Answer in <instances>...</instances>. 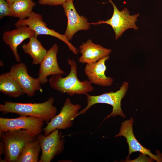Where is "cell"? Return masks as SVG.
<instances>
[{
	"mask_svg": "<svg viewBox=\"0 0 162 162\" xmlns=\"http://www.w3.org/2000/svg\"><path fill=\"white\" fill-rule=\"evenodd\" d=\"M62 133L55 129L47 135L40 134L37 136L41 154L39 162H50L56 155L64 150V140L61 138Z\"/></svg>",
	"mask_w": 162,
	"mask_h": 162,
	"instance_id": "ba28073f",
	"label": "cell"
},
{
	"mask_svg": "<svg viewBox=\"0 0 162 162\" xmlns=\"http://www.w3.org/2000/svg\"><path fill=\"white\" fill-rule=\"evenodd\" d=\"M10 16L9 4L5 0H0V19Z\"/></svg>",
	"mask_w": 162,
	"mask_h": 162,
	"instance_id": "44dd1931",
	"label": "cell"
},
{
	"mask_svg": "<svg viewBox=\"0 0 162 162\" xmlns=\"http://www.w3.org/2000/svg\"><path fill=\"white\" fill-rule=\"evenodd\" d=\"M62 6L68 20L64 34L70 41L78 31L88 30L91 24L85 17L79 14L74 6L73 0H67Z\"/></svg>",
	"mask_w": 162,
	"mask_h": 162,
	"instance_id": "7c38bea8",
	"label": "cell"
},
{
	"mask_svg": "<svg viewBox=\"0 0 162 162\" xmlns=\"http://www.w3.org/2000/svg\"><path fill=\"white\" fill-rule=\"evenodd\" d=\"M25 25L28 26L34 30L37 36L45 35L55 37L64 42L68 46L69 50L74 54L77 55L79 52V50L69 42L64 34H60L53 29L48 28L40 14L32 11L28 18L19 19L15 24L16 27Z\"/></svg>",
	"mask_w": 162,
	"mask_h": 162,
	"instance_id": "52a82bcc",
	"label": "cell"
},
{
	"mask_svg": "<svg viewBox=\"0 0 162 162\" xmlns=\"http://www.w3.org/2000/svg\"><path fill=\"white\" fill-rule=\"evenodd\" d=\"M68 62L70 67L69 74L65 77L61 74L52 75L49 81L51 87L57 91L70 96L75 94L86 95L92 92L94 88L88 80L81 81L79 80L76 62L68 58Z\"/></svg>",
	"mask_w": 162,
	"mask_h": 162,
	"instance_id": "7a4b0ae2",
	"label": "cell"
},
{
	"mask_svg": "<svg viewBox=\"0 0 162 162\" xmlns=\"http://www.w3.org/2000/svg\"><path fill=\"white\" fill-rule=\"evenodd\" d=\"M0 154L4 155L0 161L16 162L23 148L37 136H32L26 130L20 129L4 131L0 134Z\"/></svg>",
	"mask_w": 162,
	"mask_h": 162,
	"instance_id": "3957f363",
	"label": "cell"
},
{
	"mask_svg": "<svg viewBox=\"0 0 162 162\" xmlns=\"http://www.w3.org/2000/svg\"><path fill=\"white\" fill-rule=\"evenodd\" d=\"M8 73L28 96H33L38 91L42 92L41 84L38 79L29 75L26 65L24 63L20 62L13 65Z\"/></svg>",
	"mask_w": 162,
	"mask_h": 162,
	"instance_id": "30bf717a",
	"label": "cell"
},
{
	"mask_svg": "<svg viewBox=\"0 0 162 162\" xmlns=\"http://www.w3.org/2000/svg\"><path fill=\"white\" fill-rule=\"evenodd\" d=\"M0 91L13 98L19 97L25 94L19 84L8 72L0 75Z\"/></svg>",
	"mask_w": 162,
	"mask_h": 162,
	"instance_id": "ac0fdd59",
	"label": "cell"
},
{
	"mask_svg": "<svg viewBox=\"0 0 162 162\" xmlns=\"http://www.w3.org/2000/svg\"><path fill=\"white\" fill-rule=\"evenodd\" d=\"M35 34V32L28 26H22L16 27V29L4 32L2 39L4 43L10 47L16 61L19 62L21 58L17 52V47L24 40L29 39Z\"/></svg>",
	"mask_w": 162,
	"mask_h": 162,
	"instance_id": "9a60e30c",
	"label": "cell"
},
{
	"mask_svg": "<svg viewBox=\"0 0 162 162\" xmlns=\"http://www.w3.org/2000/svg\"><path fill=\"white\" fill-rule=\"evenodd\" d=\"M109 58V55L95 62L86 64L84 73L92 84L102 86H110L112 84L113 78L106 76L105 73L106 69L105 62Z\"/></svg>",
	"mask_w": 162,
	"mask_h": 162,
	"instance_id": "5bb4252c",
	"label": "cell"
},
{
	"mask_svg": "<svg viewBox=\"0 0 162 162\" xmlns=\"http://www.w3.org/2000/svg\"><path fill=\"white\" fill-rule=\"evenodd\" d=\"M112 5L113 12L111 17L106 21L100 20L96 22L90 23L94 25L106 24L110 25L115 33V39L120 38L123 33L128 29L137 30L138 28L136 23L140 14L139 13L130 15L128 8L119 11L112 0H108Z\"/></svg>",
	"mask_w": 162,
	"mask_h": 162,
	"instance_id": "5b68a950",
	"label": "cell"
},
{
	"mask_svg": "<svg viewBox=\"0 0 162 162\" xmlns=\"http://www.w3.org/2000/svg\"><path fill=\"white\" fill-rule=\"evenodd\" d=\"M41 150L38 140L30 142L22 149L16 162H39V156Z\"/></svg>",
	"mask_w": 162,
	"mask_h": 162,
	"instance_id": "ffe728a7",
	"label": "cell"
},
{
	"mask_svg": "<svg viewBox=\"0 0 162 162\" xmlns=\"http://www.w3.org/2000/svg\"><path fill=\"white\" fill-rule=\"evenodd\" d=\"M54 98H49L46 101L39 103H21L5 101L0 104V111L3 114H16L20 116L40 118L46 123L56 115L57 109L53 105Z\"/></svg>",
	"mask_w": 162,
	"mask_h": 162,
	"instance_id": "6da1fadb",
	"label": "cell"
},
{
	"mask_svg": "<svg viewBox=\"0 0 162 162\" xmlns=\"http://www.w3.org/2000/svg\"><path fill=\"white\" fill-rule=\"evenodd\" d=\"M141 155H140L138 158L132 160H129V159H126L125 162H140V161H146V162H151V160H154L151 158L148 157L146 156V155L143 154L142 153Z\"/></svg>",
	"mask_w": 162,
	"mask_h": 162,
	"instance_id": "603a6c76",
	"label": "cell"
},
{
	"mask_svg": "<svg viewBox=\"0 0 162 162\" xmlns=\"http://www.w3.org/2000/svg\"><path fill=\"white\" fill-rule=\"evenodd\" d=\"M81 108L80 104L72 103L70 99H66L60 113L56 115L43 128L44 135H47L55 129H65L71 127L73 120L76 117Z\"/></svg>",
	"mask_w": 162,
	"mask_h": 162,
	"instance_id": "8992f818",
	"label": "cell"
},
{
	"mask_svg": "<svg viewBox=\"0 0 162 162\" xmlns=\"http://www.w3.org/2000/svg\"><path fill=\"white\" fill-rule=\"evenodd\" d=\"M35 4L32 0H16L9 4L10 16L18 18L19 19L27 18Z\"/></svg>",
	"mask_w": 162,
	"mask_h": 162,
	"instance_id": "d6986e66",
	"label": "cell"
},
{
	"mask_svg": "<svg viewBox=\"0 0 162 162\" xmlns=\"http://www.w3.org/2000/svg\"><path fill=\"white\" fill-rule=\"evenodd\" d=\"M8 4H10L16 0H5Z\"/></svg>",
	"mask_w": 162,
	"mask_h": 162,
	"instance_id": "cb8c5ba5",
	"label": "cell"
},
{
	"mask_svg": "<svg viewBox=\"0 0 162 162\" xmlns=\"http://www.w3.org/2000/svg\"><path fill=\"white\" fill-rule=\"evenodd\" d=\"M58 47L56 44H54L47 50L46 53L40 64L38 76L37 78L40 84H44L48 81L47 77L50 75L65 74L58 65L57 54Z\"/></svg>",
	"mask_w": 162,
	"mask_h": 162,
	"instance_id": "4fadbf2b",
	"label": "cell"
},
{
	"mask_svg": "<svg viewBox=\"0 0 162 162\" xmlns=\"http://www.w3.org/2000/svg\"><path fill=\"white\" fill-rule=\"evenodd\" d=\"M79 52L82 55L79 61L83 63L95 62L101 58L109 55L112 50L94 43L91 39L83 43L79 47Z\"/></svg>",
	"mask_w": 162,
	"mask_h": 162,
	"instance_id": "2e32d148",
	"label": "cell"
},
{
	"mask_svg": "<svg viewBox=\"0 0 162 162\" xmlns=\"http://www.w3.org/2000/svg\"><path fill=\"white\" fill-rule=\"evenodd\" d=\"M134 119L131 117L129 120L123 122L121 124L119 132L114 136L115 137L123 136L126 139L128 146L129 153L127 158L129 159L130 154L133 152H139L148 156L154 160L158 162H162V154L159 153L157 155L152 153L150 151L142 146L135 138L133 133V124Z\"/></svg>",
	"mask_w": 162,
	"mask_h": 162,
	"instance_id": "8fae6325",
	"label": "cell"
},
{
	"mask_svg": "<svg viewBox=\"0 0 162 162\" xmlns=\"http://www.w3.org/2000/svg\"><path fill=\"white\" fill-rule=\"evenodd\" d=\"M44 122L31 116H20L13 118H0V134L11 130L25 129L33 136H37L43 130Z\"/></svg>",
	"mask_w": 162,
	"mask_h": 162,
	"instance_id": "9c48e42d",
	"label": "cell"
},
{
	"mask_svg": "<svg viewBox=\"0 0 162 162\" xmlns=\"http://www.w3.org/2000/svg\"><path fill=\"white\" fill-rule=\"evenodd\" d=\"M67 0H38V3L42 5L51 6L62 5Z\"/></svg>",
	"mask_w": 162,
	"mask_h": 162,
	"instance_id": "7402d4cb",
	"label": "cell"
},
{
	"mask_svg": "<svg viewBox=\"0 0 162 162\" xmlns=\"http://www.w3.org/2000/svg\"><path fill=\"white\" fill-rule=\"evenodd\" d=\"M128 86V83L124 81L119 89L115 92H111L96 96L87 94V105L80 111L76 117L85 113L94 104H105L111 105L112 109V112L105 119L111 116L115 117L117 115L125 118L121 108V101L126 94Z\"/></svg>",
	"mask_w": 162,
	"mask_h": 162,
	"instance_id": "277c9868",
	"label": "cell"
},
{
	"mask_svg": "<svg viewBox=\"0 0 162 162\" xmlns=\"http://www.w3.org/2000/svg\"><path fill=\"white\" fill-rule=\"evenodd\" d=\"M37 36L36 34L32 36L29 39L28 43L22 46L25 53L32 58L33 64H40L47 52L37 39Z\"/></svg>",
	"mask_w": 162,
	"mask_h": 162,
	"instance_id": "e0dca14e",
	"label": "cell"
}]
</instances>
